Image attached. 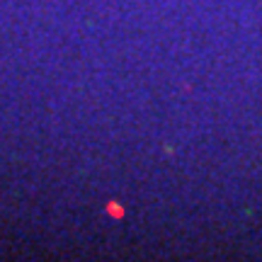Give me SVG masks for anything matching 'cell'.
Here are the masks:
<instances>
[{
  "instance_id": "obj_1",
  "label": "cell",
  "mask_w": 262,
  "mask_h": 262,
  "mask_svg": "<svg viewBox=\"0 0 262 262\" xmlns=\"http://www.w3.org/2000/svg\"><path fill=\"white\" fill-rule=\"evenodd\" d=\"M107 211H110L112 216H117V219H119V216L124 214V211H122V206H119V204H114V202H110V204H107Z\"/></svg>"
}]
</instances>
